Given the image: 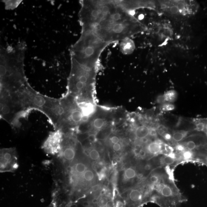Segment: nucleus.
Segmentation results:
<instances>
[{"mask_svg":"<svg viewBox=\"0 0 207 207\" xmlns=\"http://www.w3.org/2000/svg\"><path fill=\"white\" fill-rule=\"evenodd\" d=\"M79 22L82 29L93 31L110 44L122 41L143 29L119 1H81Z\"/></svg>","mask_w":207,"mask_h":207,"instance_id":"nucleus-1","label":"nucleus"},{"mask_svg":"<svg viewBox=\"0 0 207 207\" xmlns=\"http://www.w3.org/2000/svg\"><path fill=\"white\" fill-rule=\"evenodd\" d=\"M25 49L10 47L1 52V91L16 92L28 83L24 69Z\"/></svg>","mask_w":207,"mask_h":207,"instance_id":"nucleus-2","label":"nucleus"},{"mask_svg":"<svg viewBox=\"0 0 207 207\" xmlns=\"http://www.w3.org/2000/svg\"><path fill=\"white\" fill-rule=\"evenodd\" d=\"M110 44L93 31L82 29L80 39L71 48V58L81 64L97 68L101 54Z\"/></svg>","mask_w":207,"mask_h":207,"instance_id":"nucleus-3","label":"nucleus"},{"mask_svg":"<svg viewBox=\"0 0 207 207\" xmlns=\"http://www.w3.org/2000/svg\"><path fill=\"white\" fill-rule=\"evenodd\" d=\"M71 61L67 93L75 97H87V94L94 91L97 68L81 64L72 58Z\"/></svg>","mask_w":207,"mask_h":207,"instance_id":"nucleus-4","label":"nucleus"},{"mask_svg":"<svg viewBox=\"0 0 207 207\" xmlns=\"http://www.w3.org/2000/svg\"><path fill=\"white\" fill-rule=\"evenodd\" d=\"M0 153L1 173L14 172L18 168V156L15 148H2Z\"/></svg>","mask_w":207,"mask_h":207,"instance_id":"nucleus-5","label":"nucleus"},{"mask_svg":"<svg viewBox=\"0 0 207 207\" xmlns=\"http://www.w3.org/2000/svg\"><path fill=\"white\" fill-rule=\"evenodd\" d=\"M64 136L62 130L56 129L50 133L42 145V148L47 154L55 155L60 152Z\"/></svg>","mask_w":207,"mask_h":207,"instance_id":"nucleus-6","label":"nucleus"},{"mask_svg":"<svg viewBox=\"0 0 207 207\" xmlns=\"http://www.w3.org/2000/svg\"><path fill=\"white\" fill-rule=\"evenodd\" d=\"M77 104L83 113V122L87 121L89 117L94 113L95 107L94 103L91 102L81 101L77 102Z\"/></svg>","mask_w":207,"mask_h":207,"instance_id":"nucleus-7","label":"nucleus"},{"mask_svg":"<svg viewBox=\"0 0 207 207\" xmlns=\"http://www.w3.org/2000/svg\"><path fill=\"white\" fill-rule=\"evenodd\" d=\"M75 150L73 147L66 145L63 141L61 151L59 154L60 156H62L66 160L72 161L75 158Z\"/></svg>","mask_w":207,"mask_h":207,"instance_id":"nucleus-8","label":"nucleus"},{"mask_svg":"<svg viewBox=\"0 0 207 207\" xmlns=\"http://www.w3.org/2000/svg\"><path fill=\"white\" fill-rule=\"evenodd\" d=\"M129 198L130 203L134 207H138L143 202V195L141 191L138 189H134L130 192Z\"/></svg>","mask_w":207,"mask_h":207,"instance_id":"nucleus-9","label":"nucleus"},{"mask_svg":"<svg viewBox=\"0 0 207 207\" xmlns=\"http://www.w3.org/2000/svg\"><path fill=\"white\" fill-rule=\"evenodd\" d=\"M121 48L122 52L125 54L132 53L135 48L134 41L130 38L124 39L121 42Z\"/></svg>","mask_w":207,"mask_h":207,"instance_id":"nucleus-10","label":"nucleus"},{"mask_svg":"<svg viewBox=\"0 0 207 207\" xmlns=\"http://www.w3.org/2000/svg\"><path fill=\"white\" fill-rule=\"evenodd\" d=\"M150 129L145 126H139L135 130V135L137 138L143 139L149 135Z\"/></svg>","mask_w":207,"mask_h":207,"instance_id":"nucleus-11","label":"nucleus"},{"mask_svg":"<svg viewBox=\"0 0 207 207\" xmlns=\"http://www.w3.org/2000/svg\"><path fill=\"white\" fill-rule=\"evenodd\" d=\"M166 102L173 103L176 100L178 97V94L174 90H170L164 93Z\"/></svg>","mask_w":207,"mask_h":207,"instance_id":"nucleus-12","label":"nucleus"},{"mask_svg":"<svg viewBox=\"0 0 207 207\" xmlns=\"http://www.w3.org/2000/svg\"><path fill=\"white\" fill-rule=\"evenodd\" d=\"M147 148L150 153L155 155L160 152L162 150V146L158 142H154L148 145Z\"/></svg>","mask_w":207,"mask_h":207,"instance_id":"nucleus-13","label":"nucleus"},{"mask_svg":"<svg viewBox=\"0 0 207 207\" xmlns=\"http://www.w3.org/2000/svg\"><path fill=\"white\" fill-rule=\"evenodd\" d=\"M188 131L180 130L175 132L172 136V139L175 141L179 142L182 140L188 135Z\"/></svg>","mask_w":207,"mask_h":207,"instance_id":"nucleus-14","label":"nucleus"},{"mask_svg":"<svg viewBox=\"0 0 207 207\" xmlns=\"http://www.w3.org/2000/svg\"><path fill=\"white\" fill-rule=\"evenodd\" d=\"M5 7L7 9H13L18 7L22 1H5Z\"/></svg>","mask_w":207,"mask_h":207,"instance_id":"nucleus-15","label":"nucleus"},{"mask_svg":"<svg viewBox=\"0 0 207 207\" xmlns=\"http://www.w3.org/2000/svg\"><path fill=\"white\" fill-rule=\"evenodd\" d=\"M136 175V172L132 168H128L124 172L125 177L127 179H131L135 178Z\"/></svg>","mask_w":207,"mask_h":207,"instance_id":"nucleus-16","label":"nucleus"},{"mask_svg":"<svg viewBox=\"0 0 207 207\" xmlns=\"http://www.w3.org/2000/svg\"><path fill=\"white\" fill-rule=\"evenodd\" d=\"M75 170L79 174H83L86 170V166L82 163H78L75 165Z\"/></svg>","mask_w":207,"mask_h":207,"instance_id":"nucleus-17","label":"nucleus"},{"mask_svg":"<svg viewBox=\"0 0 207 207\" xmlns=\"http://www.w3.org/2000/svg\"><path fill=\"white\" fill-rule=\"evenodd\" d=\"M175 106L173 103L166 102L161 105V110L164 111H172L175 110Z\"/></svg>","mask_w":207,"mask_h":207,"instance_id":"nucleus-18","label":"nucleus"},{"mask_svg":"<svg viewBox=\"0 0 207 207\" xmlns=\"http://www.w3.org/2000/svg\"><path fill=\"white\" fill-rule=\"evenodd\" d=\"M105 124V121L102 118H97L94 120L93 122V126L95 128L99 129L103 127Z\"/></svg>","mask_w":207,"mask_h":207,"instance_id":"nucleus-19","label":"nucleus"},{"mask_svg":"<svg viewBox=\"0 0 207 207\" xmlns=\"http://www.w3.org/2000/svg\"><path fill=\"white\" fill-rule=\"evenodd\" d=\"M175 161V156L173 154H170L165 156L163 159L164 163L167 165H172L174 163Z\"/></svg>","mask_w":207,"mask_h":207,"instance_id":"nucleus-20","label":"nucleus"},{"mask_svg":"<svg viewBox=\"0 0 207 207\" xmlns=\"http://www.w3.org/2000/svg\"><path fill=\"white\" fill-rule=\"evenodd\" d=\"M83 176L85 180L87 181L92 180L94 177V173L90 170H86L83 174Z\"/></svg>","mask_w":207,"mask_h":207,"instance_id":"nucleus-21","label":"nucleus"},{"mask_svg":"<svg viewBox=\"0 0 207 207\" xmlns=\"http://www.w3.org/2000/svg\"><path fill=\"white\" fill-rule=\"evenodd\" d=\"M89 157L93 160H97L100 157L99 153L97 150L93 149L89 153Z\"/></svg>","mask_w":207,"mask_h":207,"instance_id":"nucleus-22","label":"nucleus"},{"mask_svg":"<svg viewBox=\"0 0 207 207\" xmlns=\"http://www.w3.org/2000/svg\"><path fill=\"white\" fill-rule=\"evenodd\" d=\"M109 201L107 197H102L99 198L97 204L99 207H106Z\"/></svg>","mask_w":207,"mask_h":207,"instance_id":"nucleus-23","label":"nucleus"},{"mask_svg":"<svg viewBox=\"0 0 207 207\" xmlns=\"http://www.w3.org/2000/svg\"><path fill=\"white\" fill-rule=\"evenodd\" d=\"M167 129L165 126L163 125H160L159 126L157 129V132L160 135H163L164 136L167 133Z\"/></svg>","mask_w":207,"mask_h":207,"instance_id":"nucleus-24","label":"nucleus"},{"mask_svg":"<svg viewBox=\"0 0 207 207\" xmlns=\"http://www.w3.org/2000/svg\"><path fill=\"white\" fill-rule=\"evenodd\" d=\"M186 147L188 151H192L195 149L196 147V145L193 141H190L186 143Z\"/></svg>","mask_w":207,"mask_h":207,"instance_id":"nucleus-25","label":"nucleus"},{"mask_svg":"<svg viewBox=\"0 0 207 207\" xmlns=\"http://www.w3.org/2000/svg\"><path fill=\"white\" fill-rule=\"evenodd\" d=\"M176 6H177L180 12H182L185 10L186 5L185 3L184 2H179L177 4Z\"/></svg>","mask_w":207,"mask_h":207,"instance_id":"nucleus-26","label":"nucleus"},{"mask_svg":"<svg viewBox=\"0 0 207 207\" xmlns=\"http://www.w3.org/2000/svg\"><path fill=\"white\" fill-rule=\"evenodd\" d=\"M183 156L184 159H190L192 157L193 154L191 151H185L183 152Z\"/></svg>","mask_w":207,"mask_h":207,"instance_id":"nucleus-27","label":"nucleus"},{"mask_svg":"<svg viewBox=\"0 0 207 207\" xmlns=\"http://www.w3.org/2000/svg\"><path fill=\"white\" fill-rule=\"evenodd\" d=\"M156 102L158 104H162L166 102L165 96H164V95H160L158 96L156 98Z\"/></svg>","mask_w":207,"mask_h":207,"instance_id":"nucleus-28","label":"nucleus"},{"mask_svg":"<svg viewBox=\"0 0 207 207\" xmlns=\"http://www.w3.org/2000/svg\"><path fill=\"white\" fill-rule=\"evenodd\" d=\"M205 128V125L203 122H199L196 125V130L197 131H203Z\"/></svg>","mask_w":207,"mask_h":207,"instance_id":"nucleus-29","label":"nucleus"},{"mask_svg":"<svg viewBox=\"0 0 207 207\" xmlns=\"http://www.w3.org/2000/svg\"><path fill=\"white\" fill-rule=\"evenodd\" d=\"M150 181L153 184H157L159 181V177L156 175H153L150 178Z\"/></svg>","mask_w":207,"mask_h":207,"instance_id":"nucleus-30","label":"nucleus"},{"mask_svg":"<svg viewBox=\"0 0 207 207\" xmlns=\"http://www.w3.org/2000/svg\"><path fill=\"white\" fill-rule=\"evenodd\" d=\"M170 10L172 13L174 14H177L180 12L179 10L176 5L172 6L170 8Z\"/></svg>","mask_w":207,"mask_h":207,"instance_id":"nucleus-31","label":"nucleus"},{"mask_svg":"<svg viewBox=\"0 0 207 207\" xmlns=\"http://www.w3.org/2000/svg\"><path fill=\"white\" fill-rule=\"evenodd\" d=\"M157 130L155 129H150L149 135L151 136L155 137L157 135Z\"/></svg>","mask_w":207,"mask_h":207,"instance_id":"nucleus-32","label":"nucleus"},{"mask_svg":"<svg viewBox=\"0 0 207 207\" xmlns=\"http://www.w3.org/2000/svg\"><path fill=\"white\" fill-rule=\"evenodd\" d=\"M88 140L91 143H94L96 141V136L94 134H91L88 137Z\"/></svg>","mask_w":207,"mask_h":207,"instance_id":"nucleus-33","label":"nucleus"},{"mask_svg":"<svg viewBox=\"0 0 207 207\" xmlns=\"http://www.w3.org/2000/svg\"><path fill=\"white\" fill-rule=\"evenodd\" d=\"M113 148L115 151H119L121 149V145L119 143L114 144L113 145Z\"/></svg>","mask_w":207,"mask_h":207,"instance_id":"nucleus-34","label":"nucleus"},{"mask_svg":"<svg viewBox=\"0 0 207 207\" xmlns=\"http://www.w3.org/2000/svg\"><path fill=\"white\" fill-rule=\"evenodd\" d=\"M110 140H111V143L114 144L118 143L119 141V139H118V137L116 136L112 137Z\"/></svg>","mask_w":207,"mask_h":207,"instance_id":"nucleus-35","label":"nucleus"},{"mask_svg":"<svg viewBox=\"0 0 207 207\" xmlns=\"http://www.w3.org/2000/svg\"><path fill=\"white\" fill-rule=\"evenodd\" d=\"M176 150L179 151H183L184 150V147L183 145H180L176 147Z\"/></svg>","mask_w":207,"mask_h":207,"instance_id":"nucleus-36","label":"nucleus"},{"mask_svg":"<svg viewBox=\"0 0 207 207\" xmlns=\"http://www.w3.org/2000/svg\"><path fill=\"white\" fill-rule=\"evenodd\" d=\"M164 138L167 140H170L172 138V135L170 134L166 133L164 136Z\"/></svg>","mask_w":207,"mask_h":207,"instance_id":"nucleus-37","label":"nucleus"},{"mask_svg":"<svg viewBox=\"0 0 207 207\" xmlns=\"http://www.w3.org/2000/svg\"><path fill=\"white\" fill-rule=\"evenodd\" d=\"M145 155H146V152H145V151H143V150H141L140 151L139 154V155L142 157H144Z\"/></svg>","mask_w":207,"mask_h":207,"instance_id":"nucleus-38","label":"nucleus"},{"mask_svg":"<svg viewBox=\"0 0 207 207\" xmlns=\"http://www.w3.org/2000/svg\"><path fill=\"white\" fill-rule=\"evenodd\" d=\"M141 150L142 149H134V154H135V155H139V154L140 151H141Z\"/></svg>","mask_w":207,"mask_h":207,"instance_id":"nucleus-39","label":"nucleus"},{"mask_svg":"<svg viewBox=\"0 0 207 207\" xmlns=\"http://www.w3.org/2000/svg\"><path fill=\"white\" fill-rule=\"evenodd\" d=\"M151 169V166L149 164H147L145 167V169L146 170H149Z\"/></svg>","mask_w":207,"mask_h":207,"instance_id":"nucleus-40","label":"nucleus"},{"mask_svg":"<svg viewBox=\"0 0 207 207\" xmlns=\"http://www.w3.org/2000/svg\"><path fill=\"white\" fill-rule=\"evenodd\" d=\"M98 201V199L94 198V199H93V200H92V203L93 204H96L97 203Z\"/></svg>","mask_w":207,"mask_h":207,"instance_id":"nucleus-41","label":"nucleus"},{"mask_svg":"<svg viewBox=\"0 0 207 207\" xmlns=\"http://www.w3.org/2000/svg\"><path fill=\"white\" fill-rule=\"evenodd\" d=\"M142 140V142H143V143H146L148 141V139L146 137V138H144L143 139H141Z\"/></svg>","mask_w":207,"mask_h":207,"instance_id":"nucleus-42","label":"nucleus"},{"mask_svg":"<svg viewBox=\"0 0 207 207\" xmlns=\"http://www.w3.org/2000/svg\"><path fill=\"white\" fill-rule=\"evenodd\" d=\"M99 188V187L98 186H94V187L93 188V189L94 190H97Z\"/></svg>","mask_w":207,"mask_h":207,"instance_id":"nucleus-43","label":"nucleus"},{"mask_svg":"<svg viewBox=\"0 0 207 207\" xmlns=\"http://www.w3.org/2000/svg\"><path fill=\"white\" fill-rule=\"evenodd\" d=\"M105 193V191L104 190L101 191V195H103Z\"/></svg>","mask_w":207,"mask_h":207,"instance_id":"nucleus-44","label":"nucleus"},{"mask_svg":"<svg viewBox=\"0 0 207 207\" xmlns=\"http://www.w3.org/2000/svg\"><path fill=\"white\" fill-rule=\"evenodd\" d=\"M121 159H120V158H118V159H117V160L118 161V162H120L121 161Z\"/></svg>","mask_w":207,"mask_h":207,"instance_id":"nucleus-45","label":"nucleus"},{"mask_svg":"<svg viewBox=\"0 0 207 207\" xmlns=\"http://www.w3.org/2000/svg\"><path fill=\"white\" fill-rule=\"evenodd\" d=\"M206 129L207 130V124L206 125Z\"/></svg>","mask_w":207,"mask_h":207,"instance_id":"nucleus-46","label":"nucleus"},{"mask_svg":"<svg viewBox=\"0 0 207 207\" xmlns=\"http://www.w3.org/2000/svg\"></svg>","mask_w":207,"mask_h":207,"instance_id":"nucleus-47","label":"nucleus"}]
</instances>
